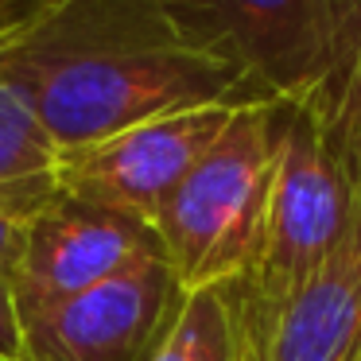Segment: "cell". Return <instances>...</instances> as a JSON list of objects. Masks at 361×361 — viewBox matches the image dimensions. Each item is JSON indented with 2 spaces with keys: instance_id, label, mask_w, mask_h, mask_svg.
<instances>
[{
  "instance_id": "6da1fadb",
  "label": "cell",
  "mask_w": 361,
  "mask_h": 361,
  "mask_svg": "<svg viewBox=\"0 0 361 361\" xmlns=\"http://www.w3.org/2000/svg\"><path fill=\"white\" fill-rule=\"evenodd\" d=\"M0 82L32 105L55 152L164 113L264 102L233 66L190 47L156 0H59L0 39Z\"/></svg>"
},
{
  "instance_id": "7a4b0ae2",
  "label": "cell",
  "mask_w": 361,
  "mask_h": 361,
  "mask_svg": "<svg viewBox=\"0 0 361 361\" xmlns=\"http://www.w3.org/2000/svg\"><path fill=\"white\" fill-rule=\"evenodd\" d=\"M280 113V102L241 105L156 214L159 252L183 291L226 288L252 272L264 245Z\"/></svg>"
},
{
  "instance_id": "3957f363",
  "label": "cell",
  "mask_w": 361,
  "mask_h": 361,
  "mask_svg": "<svg viewBox=\"0 0 361 361\" xmlns=\"http://www.w3.org/2000/svg\"><path fill=\"white\" fill-rule=\"evenodd\" d=\"M195 51L233 66L264 102L311 109L353 55L334 0H156Z\"/></svg>"
},
{
  "instance_id": "277c9868",
  "label": "cell",
  "mask_w": 361,
  "mask_h": 361,
  "mask_svg": "<svg viewBox=\"0 0 361 361\" xmlns=\"http://www.w3.org/2000/svg\"><path fill=\"white\" fill-rule=\"evenodd\" d=\"M357 210V183L307 109L283 105L268 187L264 245L249 276L257 291H288L342 245Z\"/></svg>"
},
{
  "instance_id": "5b68a950",
  "label": "cell",
  "mask_w": 361,
  "mask_h": 361,
  "mask_svg": "<svg viewBox=\"0 0 361 361\" xmlns=\"http://www.w3.org/2000/svg\"><path fill=\"white\" fill-rule=\"evenodd\" d=\"M237 361H361V187L342 245L288 291L226 283Z\"/></svg>"
},
{
  "instance_id": "8992f818",
  "label": "cell",
  "mask_w": 361,
  "mask_h": 361,
  "mask_svg": "<svg viewBox=\"0 0 361 361\" xmlns=\"http://www.w3.org/2000/svg\"><path fill=\"white\" fill-rule=\"evenodd\" d=\"M237 109L241 105H198L164 113L86 148L59 152L55 187L78 202L128 214L152 226Z\"/></svg>"
},
{
  "instance_id": "52a82bcc",
  "label": "cell",
  "mask_w": 361,
  "mask_h": 361,
  "mask_svg": "<svg viewBox=\"0 0 361 361\" xmlns=\"http://www.w3.org/2000/svg\"><path fill=\"white\" fill-rule=\"evenodd\" d=\"M179 299L164 252L140 257L78 295L20 314L24 361H144Z\"/></svg>"
},
{
  "instance_id": "ba28073f",
  "label": "cell",
  "mask_w": 361,
  "mask_h": 361,
  "mask_svg": "<svg viewBox=\"0 0 361 361\" xmlns=\"http://www.w3.org/2000/svg\"><path fill=\"white\" fill-rule=\"evenodd\" d=\"M152 252H159V237L148 221L78 202L55 187L24 226L8 283L24 314L78 295Z\"/></svg>"
},
{
  "instance_id": "9c48e42d",
  "label": "cell",
  "mask_w": 361,
  "mask_h": 361,
  "mask_svg": "<svg viewBox=\"0 0 361 361\" xmlns=\"http://www.w3.org/2000/svg\"><path fill=\"white\" fill-rule=\"evenodd\" d=\"M144 361H237L226 288L183 291L171 322Z\"/></svg>"
},
{
  "instance_id": "30bf717a",
  "label": "cell",
  "mask_w": 361,
  "mask_h": 361,
  "mask_svg": "<svg viewBox=\"0 0 361 361\" xmlns=\"http://www.w3.org/2000/svg\"><path fill=\"white\" fill-rule=\"evenodd\" d=\"M55 144L32 105L0 82V190H24L55 179Z\"/></svg>"
},
{
  "instance_id": "8fae6325",
  "label": "cell",
  "mask_w": 361,
  "mask_h": 361,
  "mask_svg": "<svg viewBox=\"0 0 361 361\" xmlns=\"http://www.w3.org/2000/svg\"><path fill=\"white\" fill-rule=\"evenodd\" d=\"M307 113L322 125L326 140L342 156L345 171L361 187V43L350 55V63L342 66V74L334 78V86L322 94V102L311 105Z\"/></svg>"
},
{
  "instance_id": "7c38bea8",
  "label": "cell",
  "mask_w": 361,
  "mask_h": 361,
  "mask_svg": "<svg viewBox=\"0 0 361 361\" xmlns=\"http://www.w3.org/2000/svg\"><path fill=\"white\" fill-rule=\"evenodd\" d=\"M51 195H55V179L24 190H0V276L12 272L20 257V241H24V226Z\"/></svg>"
},
{
  "instance_id": "4fadbf2b",
  "label": "cell",
  "mask_w": 361,
  "mask_h": 361,
  "mask_svg": "<svg viewBox=\"0 0 361 361\" xmlns=\"http://www.w3.org/2000/svg\"><path fill=\"white\" fill-rule=\"evenodd\" d=\"M0 357L24 361V330H20V307L8 276H0Z\"/></svg>"
},
{
  "instance_id": "5bb4252c",
  "label": "cell",
  "mask_w": 361,
  "mask_h": 361,
  "mask_svg": "<svg viewBox=\"0 0 361 361\" xmlns=\"http://www.w3.org/2000/svg\"><path fill=\"white\" fill-rule=\"evenodd\" d=\"M55 4L59 0H0V39H8L12 32L27 27L47 8H55Z\"/></svg>"
},
{
  "instance_id": "9a60e30c",
  "label": "cell",
  "mask_w": 361,
  "mask_h": 361,
  "mask_svg": "<svg viewBox=\"0 0 361 361\" xmlns=\"http://www.w3.org/2000/svg\"><path fill=\"white\" fill-rule=\"evenodd\" d=\"M334 8H338L345 32H350V39H353V51H357V43H361V0H334Z\"/></svg>"
},
{
  "instance_id": "2e32d148",
  "label": "cell",
  "mask_w": 361,
  "mask_h": 361,
  "mask_svg": "<svg viewBox=\"0 0 361 361\" xmlns=\"http://www.w3.org/2000/svg\"><path fill=\"white\" fill-rule=\"evenodd\" d=\"M0 361H8V357H0Z\"/></svg>"
}]
</instances>
